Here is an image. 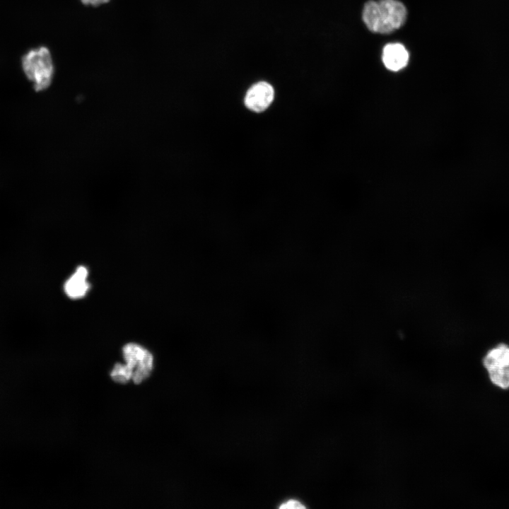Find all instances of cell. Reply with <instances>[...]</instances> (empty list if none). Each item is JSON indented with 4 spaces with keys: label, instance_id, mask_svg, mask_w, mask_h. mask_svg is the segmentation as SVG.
Masks as SVG:
<instances>
[{
    "label": "cell",
    "instance_id": "1",
    "mask_svg": "<svg viewBox=\"0 0 509 509\" xmlns=\"http://www.w3.org/2000/svg\"><path fill=\"white\" fill-rule=\"evenodd\" d=\"M406 18L404 5L397 0L368 1L363 10V21L374 33H391L400 28Z\"/></svg>",
    "mask_w": 509,
    "mask_h": 509
},
{
    "label": "cell",
    "instance_id": "2",
    "mask_svg": "<svg viewBox=\"0 0 509 509\" xmlns=\"http://www.w3.org/2000/svg\"><path fill=\"white\" fill-rule=\"evenodd\" d=\"M22 68L36 91L47 89L52 83L54 65L51 53L45 46L28 50L22 57Z\"/></svg>",
    "mask_w": 509,
    "mask_h": 509
},
{
    "label": "cell",
    "instance_id": "3",
    "mask_svg": "<svg viewBox=\"0 0 509 509\" xmlns=\"http://www.w3.org/2000/svg\"><path fill=\"white\" fill-rule=\"evenodd\" d=\"M124 364L130 378L139 384L149 377L153 369V358L151 352L141 345L129 343L122 349Z\"/></svg>",
    "mask_w": 509,
    "mask_h": 509
},
{
    "label": "cell",
    "instance_id": "4",
    "mask_svg": "<svg viewBox=\"0 0 509 509\" xmlns=\"http://www.w3.org/2000/svg\"><path fill=\"white\" fill-rule=\"evenodd\" d=\"M274 97L273 87L265 81L253 85L247 92L245 98L246 107L259 112L266 110L272 103Z\"/></svg>",
    "mask_w": 509,
    "mask_h": 509
},
{
    "label": "cell",
    "instance_id": "5",
    "mask_svg": "<svg viewBox=\"0 0 509 509\" xmlns=\"http://www.w3.org/2000/svg\"><path fill=\"white\" fill-rule=\"evenodd\" d=\"M382 59L387 69L397 71L406 66L409 54L402 44L390 43L383 48Z\"/></svg>",
    "mask_w": 509,
    "mask_h": 509
},
{
    "label": "cell",
    "instance_id": "6",
    "mask_svg": "<svg viewBox=\"0 0 509 509\" xmlns=\"http://www.w3.org/2000/svg\"><path fill=\"white\" fill-rule=\"evenodd\" d=\"M88 270L83 266H79L75 272L66 281L64 285L65 293L71 299L83 297L90 288L87 281Z\"/></svg>",
    "mask_w": 509,
    "mask_h": 509
},
{
    "label": "cell",
    "instance_id": "7",
    "mask_svg": "<svg viewBox=\"0 0 509 509\" xmlns=\"http://www.w3.org/2000/svg\"><path fill=\"white\" fill-rule=\"evenodd\" d=\"M483 365L486 370L509 366V346L500 344L488 351L483 358Z\"/></svg>",
    "mask_w": 509,
    "mask_h": 509
},
{
    "label": "cell",
    "instance_id": "8",
    "mask_svg": "<svg viewBox=\"0 0 509 509\" xmlns=\"http://www.w3.org/2000/svg\"><path fill=\"white\" fill-rule=\"evenodd\" d=\"M491 382L501 389L509 388V366L487 370Z\"/></svg>",
    "mask_w": 509,
    "mask_h": 509
},
{
    "label": "cell",
    "instance_id": "9",
    "mask_svg": "<svg viewBox=\"0 0 509 509\" xmlns=\"http://www.w3.org/2000/svg\"><path fill=\"white\" fill-rule=\"evenodd\" d=\"M279 508L281 509H301L305 507L300 501L295 499H290L283 503Z\"/></svg>",
    "mask_w": 509,
    "mask_h": 509
},
{
    "label": "cell",
    "instance_id": "10",
    "mask_svg": "<svg viewBox=\"0 0 509 509\" xmlns=\"http://www.w3.org/2000/svg\"><path fill=\"white\" fill-rule=\"evenodd\" d=\"M110 0H81V1L85 5H91L94 6H99L100 4H106Z\"/></svg>",
    "mask_w": 509,
    "mask_h": 509
}]
</instances>
